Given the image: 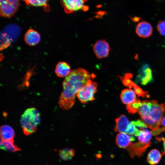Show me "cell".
I'll return each mask as SVG.
<instances>
[{"label": "cell", "instance_id": "6da1fadb", "mask_svg": "<svg viewBox=\"0 0 165 165\" xmlns=\"http://www.w3.org/2000/svg\"><path fill=\"white\" fill-rule=\"evenodd\" d=\"M94 77L82 68L71 70L63 83V90L58 102L60 107L65 110L70 109L75 102V96L78 92L88 80Z\"/></svg>", "mask_w": 165, "mask_h": 165}, {"label": "cell", "instance_id": "7a4b0ae2", "mask_svg": "<svg viewBox=\"0 0 165 165\" xmlns=\"http://www.w3.org/2000/svg\"><path fill=\"white\" fill-rule=\"evenodd\" d=\"M165 110V104L155 100L141 101L138 112L148 127L152 130L159 128Z\"/></svg>", "mask_w": 165, "mask_h": 165}, {"label": "cell", "instance_id": "3957f363", "mask_svg": "<svg viewBox=\"0 0 165 165\" xmlns=\"http://www.w3.org/2000/svg\"><path fill=\"white\" fill-rule=\"evenodd\" d=\"M41 122L40 114L34 107L27 109L22 115L20 123L23 132L26 136L35 133Z\"/></svg>", "mask_w": 165, "mask_h": 165}, {"label": "cell", "instance_id": "277c9868", "mask_svg": "<svg viewBox=\"0 0 165 165\" xmlns=\"http://www.w3.org/2000/svg\"><path fill=\"white\" fill-rule=\"evenodd\" d=\"M97 83L91 79L88 81L86 83L77 93L76 96L82 104H86L95 100L94 95L97 91Z\"/></svg>", "mask_w": 165, "mask_h": 165}, {"label": "cell", "instance_id": "5b68a950", "mask_svg": "<svg viewBox=\"0 0 165 165\" xmlns=\"http://www.w3.org/2000/svg\"><path fill=\"white\" fill-rule=\"evenodd\" d=\"M115 121L116 125L114 131L116 132L138 136L140 131L124 115H121L116 119Z\"/></svg>", "mask_w": 165, "mask_h": 165}, {"label": "cell", "instance_id": "8992f818", "mask_svg": "<svg viewBox=\"0 0 165 165\" xmlns=\"http://www.w3.org/2000/svg\"><path fill=\"white\" fill-rule=\"evenodd\" d=\"M20 5V0H0V15L10 18L16 12Z\"/></svg>", "mask_w": 165, "mask_h": 165}, {"label": "cell", "instance_id": "52a82bcc", "mask_svg": "<svg viewBox=\"0 0 165 165\" xmlns=\"http://www.w3.org/2000/svg\"><path fill=\"white\" fill-rule=\"evenodd\" d=\"M87 0H61V4L67 13H71L82 9L86 11L88 7L84 5Z\"/></svg>", "mask_w": 165, "mask_h": 165}, {"label": "cell", "instance_id": "ba28073f", "mask_svg": "<svg viewBox=\"0 0 165 165\" xmlns=\"http://www.w3.org/2000/svg\"><path fill=\"white\" fill-rule=\"evenodd\" d=\"M151 144V142L144 144L139 141L134 143H131L126 149L131 158H133L136 156L139 157L143 155L147 148Z\"/></svg>", "mask_w": 165, "mask_h": 165}, {"label": "cell", "instance_id": "9c48e42d", "mask_svg": "<svg viewBox=\"0 0 165 165\" xmlns=\"http://www.w3.org/2000/svg\"><path fill=\"white\" fill-rule=\"evenodd\" d=\"M93 48L97 58L101 59L108 56L110 47L108 43L105 40L97 41L94 45Z\"/></svg>", "mask_w": 165, "mask_h": 165}, {"label": "cell", "instance_id": "30bf717a", "mask_svg": "<svg viewBox=\"0 0 165 165\" xmlns=\"http://www.w3.org/2000/svg\"><path fill=\"white\" fill-rule=\"evenodd\" d=\"M153 28L148 22L142 21L138 24L136 28V32L139 37L142 38H148L152 35Z\"/></svg>", "mask_w": 165, "mask_h": 165}, {"label": "cell", "instance_id": "8fae6325", "mask_svg": "<svg viewBox=\"0 0 165 165\" xmlns=\"http://www.w3.org/2000/svg\"><path fill=\"white\" fill-rule=\"evenodd\" d=\"M135 140L134 138L129 134L119 133L116 137V142L119 148H126Z\"/></svg>", "mask_w": 165, "mask_h": 165}, {"label": "cell", "instance_id": "7c38bea8", "mask_svg": "<svg viewBox=\"0 0 165 165\" xmlns=\"http://www.w3.org/2000/svg\"><path fill=\"white\" fill-rule=\"evenodd\" d=\"M24 39L27 44L30 46H33L39 42L40 40V34L37 31L33 29H30L25 34Z\"/></svg>", "mask_w": 165, "mask_h": 165}, {"label": "cell", "instance_id": "4fadbf2b", "mask_svg": "<svg viewBox=\"0 0 165 165\" xmlns=\"http://www.w3.org/2000/svg\"><path fill=\"white\" fill-rule=\"evenodd\" d=\"M55 72L56 75L60 77H66L71 72L69 65L64 61L59 62L57 64Z\"/></svg>", "mask_w": 165, "mask_h": 165}, {"label": "cell", "instance_id": "5bb4252c", "mask_svg": "<svg viewBox=\"0 0 165 165\" xmlns=\"http://www.w3.org/2000/svg\"><path fill=\"white\" fill-rule=\"evenodd\" d=\"M120 97L122 103L127 105L133 102L136 99L135 92L130 89L123 90L121 93Z\"/></svg>", "mask_w": 165, "mask_h": 165}, {"label": "cell", "instance_id": "9a60e30c", "mask_svg": "<svg viewBox=\"0 0 165 165\" xmlns=\"http://www.w3.org/2000/svg\"><path fill=\"white\" fill-rule=\"evenodd\" d=\"M15 132L13 128L9 125H4L0 128L1 139L6 140H12L15 137Z\"/></svg>", "mask_w": 165, "mask_h": 165}, {"label": "cell", "instance_id": "2e32d148", "mask_svg": "<svg viewBox=\"0 0 165 165\" xmlns=\"http://www.w3.org/2000/svg\"><path fill=\"white\" fill-rule=\"evenodd\" d=\"M162 154L157 149H154L151 150L148 155L147 161L151 165L157 164L161 158Z\"/></svg>", "mask_w": 165, "mask_h": 165}, {"label": "cell", "instance_id": "e0dca14e", "mask_svg": "<svg viewBox=\"0 0 165 165\" xmlns=\"http://www.w3.org/2000/svg\"><path fill=\"white\" fill-rule=\"evenodd\" d=\"M14 140H6L1 139L0 148L7 151L16 152L20 151L21 149L14 144Z\"/></svg>", "mask_w": 165, "mask_h": 165}, {"label": "cell", "instance_id": "ac0fdd59", "mask_svg": "<svg viewBox=\"0 0 165 165\" xmlns=\"http://www.w3.org/2000/svg\"><path fill=\"white\" fill-rule=\"evenodd\" d=\"M59 154L61 159L64 160H71L75 154V150L70 148H66L59 150Z\"/></svg>", "mask_w": 165, "mask_h": 165}, {"label": "cell", "instance_id": "d6986e66", "mask_svg": "<svg viewBox=\"0 0 165 165\" xmlns=\"http://www.w3.org/2000/svg\"><path fill=\"white\" fill-rule=\"evenodd\" d=\"M152 133L147 129H143L140 130V131L137 136L139 142L144 144H148L152 137Z\"/></svg>", "mask_w": 165, "mask_h": 165}, {"label": "cell", "instance_id": "ffe728a7", "mask_svg": "<svg viewBox=\"0 0 165 165\" xmlns=\"http://www.w3.org/2000/svg\"><path fill=\"white\" fill-rule=\"evenodd\" d=\"M142 75L141 77V84L145 85L152 80V72L151 69L147 67L143 69Z\"/></svg>", "mask_w": 165, "mask_h": 165}, {"label": "cell", "instance_id": "44dd1931", "mask_svg": "<svg viewBox=\"0 0 165 165\" xmlns=\"http://www.w3.org/2000/svg\"><path fill=\"white\" fill-rule=\"evenodd\" d=\"M141 102V101L136 98L134 101L127 105L126 108L128 112L131 114H134L138 112Z\"/></svg>", "mask_w": 165, "mask_h": 165}, {"label": "cell", "instance_id": "7402d4cb", "mask_svg": "<svg viewBox=\"0 0 165 165\" xmlns=\"http://www.w3.org/2000/svg\"><path fill=\"white\" fill-rule=\"evenodd\" d=\"M132 76V75L130 74H127L124 77H120L123 83L126 86H128L130 88L132 87L134 88L137 85L130 79Z\"/></svg>", "mask_w": 165, "mask_h": 165}, {"label": "cell", "instance_id": "603a6c76", "mask_svg": "<svg viewBox=\"0 0 165 165\" xmlns=\"http://www.w3.org/2000/svg\"><path fill=\"white\" fill-rule=\"evenodd\" d=\"M29 5L35 6H45L49 0H24Z\"/></svg>", "mask_w": 165, "mask_h": 165}, {"label": "cell", "instance_id": "cb8c5ba5", "mask_svg": "<svg viewBox=\"0 0 165 165\" xmlns=\"http://www.w3.org/2000/svg\"><path fill=\"white\" fill-rule=\"evenodd\" d=\"M156 28L162 35H165V20H160L157 24Z\"/></svg>", "mask_w": 165, "mask_h": 165}, {"label": "cell", "instance_id": "d4e9b609", "mask_svg": "<svg viewBox=\"0 0 165 165\" xmlns=\"http://www.w3.org/2000/svg\"><path fill=\"white\" fill-rule=\"evenodd\" d=\"M131 122L135 127H137L141 130L144 129V128L148 127L145 123L140 119L137 121H132Z\"/></svg>", "mask_w": 165, "mask_h": 165}, {"label": "cell", "instance_id": "484cf974", "mask_svg": "<svg viewBox=\"0 0 165 165\" xmlns=\"http://www.w3.org/2000/svg\"><path fill=\"white\" fill-rule=\"evenodd\" d=\"M164 131H165V127H164L159 128L155 130H152L151 131V132L152 135H156Z\"/></svg>", "mask_w": 165, "mask_h": 165}, {"label": "cell", "instance_id": "4316f807", "mask_svg": "<svg viewBox=\"0 0 165 165\" xmlns=\"http://www.w3.org/2000/svg\"><path fill=\"white\" fill-rule=\"evenodd\" d=\"M159 139H160V140H162L163 141V146L164 151L163 152V153H162V154L163 155L164 154H165V138H159Z\"/></svg>", "mask_w": 165, "mask_h": 165}, {"label": "cell", "instance_id": "83f0119b", "mask_svg": "<svg viewBox=\"0 0 165 165\" xmlns=\"http://www.w3.org/2000/svg\"><path fill=\"white\" fill-rule=\"evenodd\" d=\"M161 125L165 127V116L162 118L161 121Z\"/></svg>", "mask_w": 165, "mask_h": 165}, {"label": "cell", "instance_id": "f1b7e54d", "mask_svg": "<svg viewBox=\"0 0 165 165\" xmlns=\"http://www.w3.org/2000/svg\"><path fill=\"white\" fill-rule=\"evenodd\" d=\"M139 20V18L138 17H134L132 19V20L134 22L138 21Z\"/></svg>", "mask_w": 165, "mask_h": 165}]
</instances>
